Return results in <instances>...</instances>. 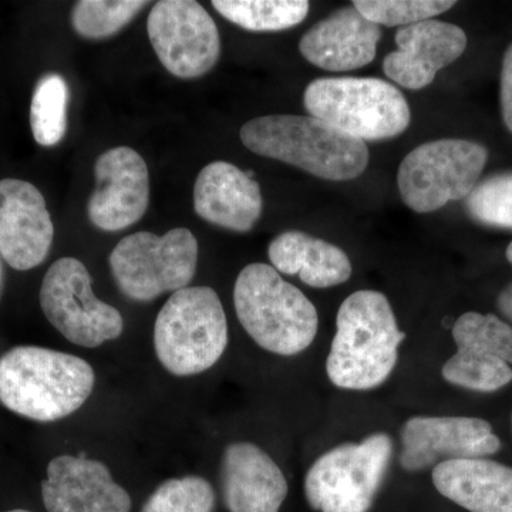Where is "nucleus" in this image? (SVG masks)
Masks as SVG:
<instances>
[{
    "mask_svg": "<svg viewBox=\"0 0 512 512\" xmlns=\"http://www.w3.org/2000/svg\"><path fill=\"white\" fill-rule=\"evenodd\" d=\"M146 6L137 0H82L73 8V29L84 39H106L126 28Z\"/></svg>",
    "mask_w": 512,
    "mask_h": 512,
    "instance_id": "nucleus-25",
    "label": "nucleus"
},
{
    "mask_svg": "<svg viewBox=\"0 0 512 512\" xmlns=\"http://www.w3.org/2000/svg\"><path fill=\"white\" fill-rule=\"evenodd\" d=\"M239 137L252 153L301 168L322 180H355L369 164L365 141L312 116L258 117L242 126Z\"/></svg>",
    "mask_w": 512,
    "mask_h": 512,
    "instance_id": "nucleus-3",
    "label": "nucleus"
},
{
    "mask_svg": "<svg viewBox=\"0 0 512 512\" xmlns=\"http://www.w3.org/2000/svg\"><path fill=\"white\" fill-rule=\"evenodd\" d=\"M234 303L245 332L275 355H299L318 333L313 303L272 265L245 266L235 282Z\"/></svg>",
    "mask_w": 512,
    "mask_h": 512,
    "instance_id": "nucleus-4",
    "label": "nucleus"
},
{
    "mask_svg": "<svg viewBox=\"0 0 512 512\" xmlns=\"http://www.w3.org/2000/svg\"><path fill=\"white\" fill-rule=\"evenodd\" d=\"M468 215L485 227L512 229V170L488 175L466 200Z\"/></svg>",
    "mask_w": 512,
    "mask_h": 512,
    "instance_id": "nucleus-26",
    "label": "nucleus"
},
{
    "mask_svg": "<svg viewBox=\"0 0 512 512\" xmlns=\"http://www.w3.org/2000/svg\"><path fill=\"white\" fill-rule=\"evenodd\" d=\"M488 150L476 141L444 138L414 148L397 173L404 204L429 214L451 201L467 200L480 183Z\"/></svg>",
    "mask_w": 512,
    "mask_h": 512,
    "instance_id": "nucleus-8",
    "label": "nucleus"
},
{
    "mask_svg": "<svg viewBox=\"0 0 512 512\" xmlns=\"http://www.w3.org/2000/svg\"><path fill=\"white\" fill-rule=\"evenodd\" d=\"M227 346V316L220 296L208 286L174 292L158 313L154 348L171 375H200L221 359Z\"/></svg>",
    "mask_w": 512,
    "mask_h": 512,
    "instance_id": "nucleus-6",
    "label": "nucleus"
},
{
    "mask_svg": "<svg viewBox=\"0 0 512 512\" xmlns=\"http://www.w3.org/2000/svg\"><path fill=\"white\" fill-rule=\"evenodd\" d=\"M433 483L443 497L467 511L512 512V468L497 461H443L434 467Z\"/></svg>",
    "mask_w": 512,
    "mask_h": 512,
    "instance_id": "nucleus-21",
    "label": "nucleus"
},
{
    "mask_svg": "<svg viewBox=\"0 0 512 512\" xmlns=\"http://www.w3.org/2000/svg\"><path fill=\"white\" fill-rule=\"evenodd\" d=\"M151 45L161 64L180 79H197L221 55V37L210 13L194 0H161L147 20Z\"/></svg>",
    "mask_w": 512,
    "mask_h": 512,
    "instance_id": "nucleus-11",
    "label": "nucleus"
},
{
    "mask_svg": "<svg viewBox=\"0 0 512 512\" xmlns=\"http://www.w3.org/2000/svg\"><path fill=\"white\" fill-rule=\"evenodd\" d=\"M456 5L453 0H355L353 6L377 26H407L430 20Z\"/></svg>",
    "mask_w": 512,
    "mask_h": 512,
    "instance_id": "nucleus-28",
    "label": "nucleus"
},
{
    "mask_svg": "<svg viewBox=\"0 0 512 512\" xmlns=\"http://www.w3.org/2000/svg\"><path fill=\"white\" fill-rule=\"evenodd\" d=\"M382 29L355 6L335 10L303 35L299 50L319 69L352 72L375 60Z\"/></svg>",
    "mask_w": 512,
    "mask_h": 512,
    "instance_id": "nucleus-18",
    "label": "nucleus"
},
{
    "mask_svg": "<svg viewBox=\"0 0 512 512\" xmlns=\"http://www.w3.org/2000/svg\"><path fill=\"white\" fill-rule=\"evenodd\" d=\"M221 484L229 512H279L288 495V483L278 464L247 441L225 448Z\"/></svg>",
    "mask_w": 512,
    "mask_h": 512,
    "instance_id": "nucleus-19",
    "label": "nucleus"
},
{
    "mask_svg": "<svg viewBox=\"0 0 512 512\" xmlns=\"http://www.w3.org/2000/svg\"><path fill=\"white\" fill-rule=\"evenodd\" d=\"M215 493L205 478H171L158 485L141 512H214Z\"/></svg>",
    "mask_w": 512,
    "mask_h": 512,
    "instance_id": "nucleus-27",
    "label": "nucleus"
},
{
    "mask_svg": "<svg viewBox=\"0 0 512 512\" xmlns=\"http://www.w3.org/2000/svg\"><path fill=\"white\" fill-rule=\"evenodd\" d=\"M69 86L60 74L49 73L36 84L30 106V127L36 143L57 146L67 130Z\"/></svg>",
    "mask_w": 512,
    "mask_h": 512,
    "instance_id": "nucleus-24",
    "label": "nucleus"
},
{
    "mask_svg": "<svg viewBox=\"0 0 512 512\" xmlns=\"http://www.w3.org/2000/svg\"><path fill=\"white\" fill-rule=\"evenodd\" d=\"M49 512H130L131 498L101 461L59 456L50 461L42 484Z\"/></svg>",
    "mask_w": 512,
    "mask_h": 512,
    "instance_id": "nucleus-17",
    "label": "nucleus"
},
{
    "mask_svg": "<svg viewBox=\"0 0 512 512\" xmlns=\"http://www.w3.org/2000/svg\"><path fill=\"white\" fill-rule=\"evenodd\" d=\"M303 103L312 117L360 141L400 136L412 120L404 94L377 77H320Z\"/></svg>",
    "mask_w": 512,
    "mask_h": 512,
    "instance_id": "nucleus-5",
    "label": "nucleus"
},
{
    "mask_svg": "<svg viewBox=\"0 0 512 512\" xmlns=\"http://www.w3.org/2000/svg\"><path fill=\"white\" fill-rule=\"evenodd\" d=\"M500 100L505 127L512 133V43L505 50L503 57Z\"/></svg>",
    "mask_w": 512,
    "mask_h": 512,
    "instance_id": "nucleus-29",
    "label": "nucleus"
},
{
    "mask_svg": "<svg viewBox=\"0 0 512 512\" xmlns=\"http://www.w3.org/2000/svg\"><path fill=\"white\" fill-rule=\"evenodd\" d=\"M497 306L504 318L512 323V284L505 286L500 295H498Z\"/></svg>",
    "mask_w": 512,
    "mask_h": 512,
    "instance_id": "nucleus-30",
    "label": "nucleus"
},
{
    "mask_svg": "<svg viewBox=\"0 0 512 512\" xmlns=\"http://www.w3.org/2000/svg\"><path fill=\"white\" fill-rule=\"evenodd\" d=\"M404 338L383 293H352L336 318V335L326 362L330 382L346 390L379 387L392 375Z\"/></svg>",
    "mask_w": 512,
    "mask_h": 512,
    "instance_id": "nucleus-1",
    "label": "nucleus"
},
{
    "mask_svg": "<svg viewBox=\"0 0 512 512\" xmlns=\"http://www.w3.org/2000/svg\"><path fill=\"white\" fill-rule=\"evenodd\" d=\"M96 190L89 201L94 227L121 231L144 217L150 198V178L144 158L133 148L107 150L94 165Z\"/></svg>",
    "mask_w": 512,
    "mask_h": 512,
    "instance_id": "nucleus-14",
    "label": "nucleus"
},
{
    "mask_svg": "<svg viewBox=\"0 0 512 512\" xmlns=\"http://www.w3.org/2000/svg\"><path fill=\"white\" fill-rule=\"evenodd\" d=\"M0 284H2V268H0Z\"/></svg>",
    "mask_w": 512,
    "mask_h": 512,
    "instance_id": "nucleus-33",
    "label": "nucleus"
},
{
    "mask_svg": "<svg viewBox=\"0 0 512 512\" xmlns=\"http://www.w3.org/2000/svg\"><path fill=\"white\" fill-rule=\"evenodd\" d=\"M94 382L93 367L69 353L18 346L0 357V403L26 419L70 416L92 396Z\"/></svg>",
    "mask_w": 512,
    "mask_h": 512,
    "instance_id": "nucleus-2",
    "label": "nucleus"
},
{
    "mask_svg": "<svg viewBox=\"0 0 512 512\" xmlns=\"http://www.w3.org/2000/svg\"><path fill=\"white\" fill-rule=\"evenodd\" d=\"M505 256H507L508 262L512 265V242L508 245L507 252H505Z\"/></svg>",
    "mask_w": 512,
    "mask_h": 512,
    "instance_id": "nucleus-31",
    "label": "nucleus"
},
{
    "mask_svg": "<svg viewBox=\"0 0 512 512\" xmlns=\"http://www.w3.org/2000/svg\"><path fill=\"white\" fill-rule=\"evenodd\" d=\"M456 355L443 366L448 383L493 393L512 382V328L488 313L467 312L453 326Z\"/></svg>",
    "mask_w": 512,
    "mask_h": 512,
    "instance_id": "nucleus-12",
    "label": "nucleus"
},
{
    "mask_svg": "<svg viewBox=\"0 0 512 512\" xmlns=\"http://www.w3.org/2000/svg\"><path fill=\"white\" fill-rule=\"evenodd\" d=\"M55 227L45 197L35 185L18 178L0 180V255L16 271L45 261Z\"/></svg>",
    "mask_w": 512,
    "mask_h": 512,
    "instance_id": "nucleus-15",
    "label": "nucleus"
},
{
    "mask_svg": "<svg viewBox=\"0 0 512 512\" xmlns=\"http://www.w3.org/2000/svg\"><path fill=\"white\" fill-rule=\"evenodd\" d=\"M400 437V466L409 473L443 461L485 458L501 448L493 426L477 417H412Z\"/></svg>",
    "mask_w": 512,
    "mask_h": 512,
    "instance_id": "nucleus-13",
    "label": "nucleus"
},
{
    "mask_svg": "<svg viewBox=\"0 0 512 512\" xmlns=\"http://www.w3.org/2000/svg\"><path fill=\"white\" fill-rule=\"evenodd\" d=\"M6 512H30V511H26V510H12V511H6Z\"/></svg>",
    "mask_w": 512,
    "mask_h": 512,
    "instance_id": "nucleus-32",
    "label": "nucleus"
},
{
    "mask_svg": "<svg viewBox=\"0 0 512 512\" xmlns=\"http://www.w3.org/2000/svg\"><path fill=\"white\" fill-rule=\"evenodd\" d=\"M269 261L278 272L299 275L303 284L326 289L345 284L352 264L345 251L301 231H286L271 242Z\"/></svg>",
    "mask_w": 512,
    "mask_h": 512,
    "instance_id": "nucleus-22",
    "label": "nucleus"
},
{
    "mask_svg": "<svg viewBox=\"0 0 512 512\" xmlns=\"http://www.w3.org/2000/svg\"><path fill=\"white\" fill-rule=\"evenodd\" d=\"M195 212L210 224L249 232L262 215L264 201L252 174L227 161L202 168L194 185Z\"/></svg>",
    "mask_w": 512,
    "mask_h": 512,
    "instance_id": "nucleus-20",
    "label": "nucleus"
},
{
    "mask_svg": "<svg viewBox=\"0 0 512 512\" xmlns=\"http://www.w3.org/2000/svg\"><path fill=\"white\" fill-rule=\"evenodd\" d=\"M215 10L251 32H281L298 26L309 13L305 0H214Z\"/></svg>",
    "mask_w": 512,
    "mask_h": 512,
    "instance_id": "nucleus-23",
    "label": "nucleus"
},
{
    "mask_svg": "<svg viewBox=\"0 0 512 512\" xmlns=\"http://www.w3.org/2000/svg\"><path fill=\"white\" fill-rule=\"evenodd\" d=\"M392 456L393 440L386 433L332 448L306 474V501L319 512L369 511Z\"/></svg>",
    "mask_w": 512,
    "mask_h": 512,
    "instance_id": "nucleus-7",
    "label": "nucleus"
},
{
    "mask_svg": "<svg viewBox=\"0 0 512 512\" xmlns=\"http://www.w3.org/2000/svg\"><path fill=\"white\" fill-rule=\"evenodd\" d=\"M93 279L79 259H57L40 288V306L60 333L82 348H99L119 338L124 329L121 313L94 295Z\"/></svg>",
    "mask_w": 512,
    "mask_h": 512,
    "instance_id": "nucleus-10",
    "label": "nucleus"
},
{
    "mask_svg": "<svg viewBox=\"0 0 512 512\" xmlns=\"http://www.w3.org/2000/svg\"><path fill=\"white\" fill-rule=\"evenodd\" d=\"M198 264V241L190 229L165 235L137 232L121 239L110 255L111 274L127 298L151 302L188 288Z\"/></svg>",
    "mask_w": 512,
    "mask_h": 512,
    "instance_id": "nucleus-9",
    "label": "nucleus"
},
{
    "mask_svg": "<svg viewBox=\"0 0 512 512\" xmlns=\"http://www.w3.org/2000/svg\"><path fill=\"white\" fill-rule=\"evenodd\" d=\"M396 45L399 49L384 59V74L399 86L420 90L463 55L467 35L460 26L430 19L397 30Z\"/></svg>",
    "mask_w": 512,
    "mask_h": 512,
    "instance_id": "nucleus-16",
    "label": "nucleus"
}]
</instances>
